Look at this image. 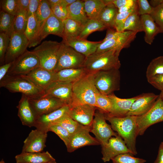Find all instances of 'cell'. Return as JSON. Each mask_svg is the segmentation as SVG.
Wrapping results in <instances>:
<instances>
[{
    "instance_id": "cell-1",
    "label": "cell",
    "mask_w": 163,
    "mask_h": 163,
    "mask_svg": "<svg viewBox=\"0 0 163 163\" xmlns=\"http://www.w3.org/2000/svg\"><path fill=\"white\" fill-rule=\"evenodd\" d=\"M113 131L116 132L124 141L133 155L137 154L136 138L138 135L137 116L127 115L123 117H110L105 114Z\"/></svg>"
},
{
    "instance_id": "cell-2",
    "label": "cell",
    "mask_w": 163,
    "mask_h": 163,
    "mask_svg": "<svg viewBox=\"0 0 163 163\" xmlns=\"http://www.w3.org/2000/svg\"><path fill=\"white\" fill-rule=\"evenodd\" d=\"M95 72H88L72 83V99L70 108L84 104L96 107L97 94L99 93L94 83Z\"/></svg>"
},
{
    "instance_id": "cell-3",
    "label": "cell",
    "mask_w": 163,
    "mask_h": 163,
    "mask_svg": "<svg viewBox=\"0 0 163 163\" xmlns=\"http://www.w3.org/2000/svg\"><path fill=\"white\" fill-rule=\"evenodd\" d=\"M121 51L112 50L95 53L86 58L83 67L88 72L119 69L121 67V63L119 56Z\"/></svg>"
},
{
    "instance_id": "cell-4",
    "label": "cell",
    "mask_w": 163,
    "mask_h": 163,
    "mask_svg": "<svg viewBox=\"0 0 163 163\" xmlns=\"http://www.w3.org/2000/svg\"><path fill=\"white\" fill-rule=\"evenodd\" d=\"M0 86L11 92L21 93L28 97L43 93L33 83L22 76L6 75L0 81Z\"/></svg>"
},
{
    "instance_id": "cell-5",
    "label": "cell",
    "mask_w": 163,
    "mask_h": 163,
    "mask_svg": "<svg viewBox=\"0 0 163 163\" xmlns=\"http://www.w3.org/2000/svg\"><path fill=\"white\" fill-rule=\"evenodd\" d=\"M94 83L99 92L108 95L120 89V74L119 69H113L95 72Z\"/></svg>"
},
{
    "instance_id": "cell-6",
    "label": "cell",
    "mask_w": 163,
    "mask_h": 163,
    "mask_svg": "<svg viewBox=\"0 0 163 163\" xmlns=\"http://www.w3.org/2000/svg\"><path fill=\"white\" fill-rule=\"evenodd\" d=\"M86 57L62 41L57 53V61L54 71L83 67Z\"/></svg>"
},
{
    "instance_id": "cell-7",
    "label": "cell",
    "mask_w": 163,
    "mask_h": 163,
    "mask_svg": "<svg viewBox=\"0 0 163 163\" xmlns=\"http://www.w3.org/2000/svg\"><path fill=\"white\" fill-rule=\"evenodd\" d=\"M60 43L46 40L36 47L32 51L39 60L40 67L54 71L57 61L58 52Z\"/></svg>"
},
{
    "instance_id": "cell-8",
    "label": "cell",
    "mask_w": 163,
    "mask_h": 163,
    "mask_svg": "<svg viewBox=\"0 0 163 163\" xmlns=\"http://www.w3.org/2000/svg\"><path fill=\"white\" fill-rule=\"evenodd\" d=\"M28 97L30 106L36 119L68 105L58 98L44 93Z\"/></svg>"
},
{
    "instance_id": "cell-9",
    "label": "cell",
    "mask_w": 163,
    "mask_h": 163,
    "mask_svg": "<svg viewBox=\"0 0 163 163\" xmlns=\"http://www.w3.org/2000/svg\"><path fill=\"white\" fill-rule=\"evenodd\" d=\"M163 121V100L159 96L150 108L143 114L137 116L138 135H142L151 125Z\"/></svg>"
},
{
    "instance_id": "cell-10",
    "label": "cell",
    "mask_w": 163,
    "mask_h": 163,
    "mask_svg": "<svg viewBox=\"0 0 163 163\" xmlns=\"http://www.w3.org/2000/svg\"><path fill=\"white\" fill-rule=\"evenodd\" d=\"M40 66V62L36 54L32 51L27 50L13 62L6 75H25Z\"/></svg>"
},
{
    "instance_id": "cell-11",
    "label": "cell",
    "mask_w": 163,
    "mask_h": 163,
    "mask_svg": "<svg viewBox=\"0 0 163 163\" xmlns=\"http://www.w3.org/2000/svg\"><path fill=\"white\" fill-rule=\"evenodd\" d=\"M106 120L105 114L98 109L95 112L90 130L101 146L107 143L111 138L118 135Z\"/></svg>"
},
{
    "instance_id": "cell-12",
    "label": "cell",
    "mask_w": 163,
    "mask_h": 163,
    "mask_svg": "<svg viewBox=\"0 0 163 163\" xmlns=\"http://www.w3.org/2000/svg\"><path fill=\"white\" fill-rule=\"evenodd\" d=\"M91 128V126L82 125L77 131L71 134L69 141L66 146L68 152H72L86 146L100 144L95 138L90 135Z\"/></svg>"
},
{
    "instance_id": "cell-13",
    "label": "cell",
    "mask_w": 163,
    "mask_h": 163,
    "mask_svg": "<svg viewBox=\"0 0 163 163\" xmlns=\"http://www.w3.org/2000/svg\"><path fill=\"white\" fill-rule=\"evenodd\" d=\"M137 33L130 31L120 32L117 37L101 43L95 53L107 52L112 50H121L129 47L136 37Z\"/></svg>"
},
{
    "instance_id": "cell-14",
    "label": "cell",
    "mask_w": 163,
    "mask_h": 163,
    "mask_svg": "<svg viewBox=\"0 0 163 163\" xmlns=\"http://www.w3.org/2000/svg\"><path fill=\"white\" fill-rule=\"evenodd\" d=\"M29 43V40L24 33L14 32L10 37L4 64L14 61L27 50Z\"/></svg>"
},
{
    "instance_id": "cell-15",
    "label": "cell",
    "mask_w": 163,
    "mask_h": 163,
    "mask_svg": "<svg viewBox=\"0 0 163 163\" xmlns=\"http://www.w3.org/2000/svg\"><path fill=\"white\" fill-rule=\"evenodd\" d=\"M101 146L102 159L104 162L109 161L114 157L121 154H132L124 141L118 134L111 138L107 143Z\"/></svg>"
},
{
    "instance_id": "cell-16",
    "label": "cell",
    "mask_w": 163,
    "mask_h": 163,
    "mask_svg": "<svg viewBox=\"0 0 163 163\" xmlns=\"http://www.w3.org/2000/svg\"><path fill=\"white\" fill-rule=\"evenodd\" d=\"M21 76L31 82L43 93L51 83L57 81L56 72L46 70L40 66L26 75Z\"/></svg>"
},
{
    "instance_id": "cell-17",
    "label": "cell",
    "mask_w": 163,
    "mask_h": 163,
    "mask_svg": "<svg viewBox=\"0 0 163 163\" xmlns=\"http://www.w3.org/2000/svg\"><path fill=\"white\" fill-rule=\"evenodd\" d=\"M47 132L37 129L32 130L24 142L22 152H42L46 146Z\"/></svg>"
},
{
    "instance_id": "cell-18",
    "label": "cell",
    "mask_w": 163,
    "mask_h": 163,
    "mask_svg": "<svg viewBox=\"0 0 163 163\" xmlns=\"http://www.w3.org/2000/svg\"><path fill=\"white\" fill-rule=\"evenodd\" d=\"M43 93L62 100L70 107L72 99V83L56 81L48 86Z\"/></svg>"
},
{
    "instance_id": "cell-19",
    "label": "cell",
    "mask_w": 163,
    "mask_h": 163,
    "mask_svg": "<svg viewBox=\"0 0 163 163\" xmlns=\"http://www.w3.org/2000/svg\"><path fill=\"white\" fill-rule=\"evenodd\" d=\"M97 109L95 106L89 105H77L70 108L68 114L79 123L84 126H91Z\"/></svg>"
},
{
    "instance_id": "cell-20",
    "label": "cell",
    "mask_w": 163,
    "mask_h": 163,
    "mask_svg": "<svg viewBox=\"0 0 163 163\" xmlns=\"http://www.w3.org/2000/svg\"><path fill=\"white\" fill-rule=\"evenodd\" d=\"M159 96L153 93H142L138 95L127 115L141 116L147 111Z\"/></svg>"
},
{
    "instance_id": "cell-21",
    "label": "cell",
    "mask_w": 163,
    "mask_h": 163,
    "mask_svg": "<svg viewBox=\"0 0 163 163\" xmlns=\"http://www.w3.org/2000/svg\"><path fill=\"white\" fill-rule=\"evenodd\" d=\"M110 100L112 107L110 112L105 114L110 116L123 117L127 116L138 96L128 98H121L113 93L108 95Z\"/></svg>"
},
{
    "instance_id": "cell-22",
    "label": "cell",
    "mask_w": 163,
    "mask_h": 163,
    "mask_svg": "<svg viewBox=\"0 0 163 163\" xmlns=\"http://www.w3.org/2000/svg\"><path fill=\"white\" fill-rule=\"evenodd\" d=\"M63 31V21L57 18L52 13L45 21L40 30L39 36V42L40 43L43 39L50 34L62 38Z\"/></svg>"
},
{
    "instance_id": "cell-23",
    "label": "cell",
    "mask_w": 163,
    "mask_h": 163,
    "mask_svg": "<svg viewBox=\"0 0 163 163\" xmlns=\"http://www.w3.org/2000/svg\"><path fill=\"white\" fill-rule=\"evenodd\" d=\"M69 109V106L66 105L50 113L39 117L36 119L34 126L36 129L48 132L50 125L68 113Z\"/></svg>"
},
{
    "instance_id": "cell-24",
    "label": "cell",
    "mask_w": 163,
    "mask_h": 163,
    "mask_svg": "<svg viewBox=\"0 0 163 163\" xmlns=\"http://www.w3.org/2000/svg\"><path fill=\"white\" fill-rule=\"evenodd\" d=\"M17 107L18 116L22 124L29 127L34 126L36 118L30 106L28 97L22 94Z\"/></svg>"
},
{
    "instance_id": "cell-25",
    "label": "cell",
    "mask_w": 163,
    "mask_h": 163,
    "mask_svg": "<svg viewBox=\"0 0 163 163\" xmlns=\"http://www.w3.org/2000/svg\"><path fill=\"white\" fill-rule=\"evenodd\" d=\"M62 41L86 57L95 53L101 43V41L93 42L78 38L66 41Z\"/></svg>"
},
{
    "instance_id": "cell-26",
    "label": "cell",
    "mask_w": 163,
    "mask_h": 163,
    "mask_svg": "<svg viewBox=\"0 0 163 163\" xmlns=\"http://www.w3.org/2000/svg\"><path fill=\"white\" fill-rule=\"evenodd\" d=\"M15 158L16 163H45L55 160L48 151L21 152Z\"/></svg>"
},
{
    "instance_id": "cell-27",
    "label": "cell",
    "mask_w": 163,
    "mask_h": 163,
    "mask_svg": "<svg viewBox=\"0 0 163 163\" xmlns=\"http://www.w3.org/2000/svg\"><path fill=\"white\" fill-rule=\"evenodd\" d=\"M88 73L83 67L62 69L56 72L57 81L73 83Z\"/></svg>"
},
{
    "instance_id": "cell-28",
    "label": "cell",
    "mask_w": 163,
    "mask_h": 163,
    "mask_svg": "<svg viewBox=\"0 0 163 163\" xmlns=\"http://www.w3.org/2000/svg\"><path fill=\"white\" fill-rule=\"evenodd\" d=\"M69 18L84 25L89 19L85 10L84 0H77L67 7Z\"/></svg>"
},
{
    "instance_id": "cell-29",
    "label": "cell",
    "mask_w": 163,
    "mask_h": 163,
    "mask_svg": "<svg viewBox=\"0 0 163 163\" xmlns=\"http://www.w3.org/2000/svg\"><path fill=\"white\" fill-rule=\"evenodd\" d=\"M145 33V41L149 45L153 43L155 36L161 33V30L149 14L140 16Z\"/></svg>"
},
{
    "instance_id": "cell-30",
    "label": "cell",
    "mask_w": 163,
    "mask_h": 163,
    "mask_svg": "<svg viewBox=\"0 0 163 163\" xmlns=\"http://www.w3.org/2000/svg\"><path fill=\"white\" fill-rule=\"evenodd\" d=\"M40 25L35 15L28 16L27 26L24 34L29 40V47L35 46L40 43Z\"/></svg>"
},
{
    "instance_id": "cell-31",
    "label": "cell",
    "mask_w": 163,
    "mask_h": 163,
    "mask_svg": "<svg viewBox=\"0 0 163 163\" xmlns=\"http://www.w3.org/2000/svg\"><path fill=\"white\" fill-rule=\"evenodd\" d=\"M103 0L106 5L101 11L97 20L103 23L107 28L114 29L118 9L113 4L109 2L108 0Z\"/></svg>"
},
{
    "instance_id": "cell-32",
    "label": "cell",
    "mask_w": 163,
    "mask_h": 163,
    "mask_svg": "<svg viewBox=\"0 0 163 163\" xmlns=\"http://www.w3.org/2000/svg\"><path fill=\"white\" fill-rule=\"evenodd\" d=\"M63 22L64 31L62 41H66L78 38L83 25L69 18H66Z\"/></svg>"
},
{
    "instance_id": "cell-33",
    "label": "cell",
    "mask_w": 163,
    "mask_h": 163,
    "mask_svg": "<svg viewBox=\"0 0 163 163\" xmlns=\"http://www.w3.org/2000/svg\"><path fill=\"white\" fill-rule=\"evenodd\" d=\"M85 10L89 19H97L106 5L103 0H85Z\"/></svg>"
},
{
    "instance_id": "cell-34",
    "label": "cell",
    "mask_w": 163,
    "mask_h": 163,
    "mask_svg": "<svg viewBox=\"0 0 163 163\" xmlns=\"http://www.w3.org/2000/svg\"><path fill=\"white\" fill-rule=\"evenodd\" d=\"M107 29L106 26L97 19H89L83 25L82 30L78 38L86 40L87 37L94 31H102Z\"/></svg>"
},
{
    "instance_id": "cell-35",
    "label": "cell",
    "mask_w": 163,
    "mask_h": 163,
    "mask_svg": "<svg viewBox=\"0 0 163 163\" xmlns=\"http://www.w3.org/2000/svg\"><path fill=\"white\" fill-rule=\"evenodd\" d=\"M123 30L130 31L137 33L144 31L140 16L138 12L131 14L128 18L124 24Z\"/></svg>"
},
{
    "instance_id": "cell-36",
    "label": "cell",
    "mask_w": 163,
    "mask_h": 163,
    "mask_svg": "<svg viewBox=\"0 0 163 163\" xmlns=\"http://www.w3.org/2000/svg\"><path fill=\"white\" fill-rule=\"evenodd\" d=\"M15 16L11 15L3 11L0 12V31L5 33L10 37L14 32L13 24Z\"/></svg>"
},
{
    "instance_id": "cell-37",
    "label": "cell",
    "mask_w": 163,
    "mask_h": 163,
    "mask_svg": "<svg viewBox=\"0 0 163 163\" xmlns=\"http://www.w3.org/2000/svg\"><path fill=\"white\" fill-rule=\"evenodd\" d=\"M51 8L47 0H41L39 7L35 14L39 24L40 30L46 20L52 14Z\"/></svg>"
},
{
    "instance_id": "cell-38",
    "label": "cell",
    "mask_w": 163,
    "mask_h": 163,
    "mask_svg": "<svg viewBox=\"0 0 163 163\" xmlns=\"http://www.w3.org/2000/svg\"><path fill=\"white\" fill-rule=\"evenodd\" d=\"M28 19L27 12L19 10L15 16L13 24L14 32L24 33L27 26Z\"/></svg>"
},
{
    "instance_id": "cell-39",
    "label": "cell",
    "mask_w": 163,
    "mask_h": 163,
    "mask_svg": "<svg viewBox=\"0 0 163 163\" xmlns=\"http://www.w3.org/2000/svg\"><path fill=\"white\" fill-rule=\"evenodd\" d=\"M53 124L60 125L67 130L71 134L77 131L82 125L73 120L68 113L63 116L51 124Z\"/></svg>"
},
{
    "instance_id": "cell-40",
    "label": "cell",
    "mask_w": 163,
    "mask_h": 163,
    "mask_svg": "<svg viewBox=\"0 0 163 163\" xmlns=\"http://www.w3.org/2000/svg\"><path fill=\"white\" fill-rule=\"evenodd\" d=\"M163 74V56L153 59L148 66L146 72L147 78L156 75Z\"/></svg>"
},
{
    "instance_id": "cell-41",
    "label": "cell",
    "mask_w": 163,
    "mask_h": 163,
    "mask_svg": "<svg viewBox=\"0 0 163 163\" xmlns=\"http://www.w3.org/2000/svg\"><path fill=\"white\" fill-rule=\"evenodd\" d=\"M138 5L128 11L118 13L115 20L114 29L118 32L124 31V25L126 21L131 14L138 12Z\"/></svg>"
},
{
    "instance_id": "cell-42",
    "label": "cell",
    "mask_w": 163,
    "mask_h": 163,
    "mask_svg": "<svg viewBox=\"0 0 163 163\" xmlns=\"http://www.w3.org/2000/svg\"><path fill=\"white\" fill-rule=\"evenodd\" d=\"M96 107L104 114L109 113L111 109L112 104L108 96L98 93L96 97Z\"/></svg>"
},
{
    "instance_id": "cell-43",
    "label": "cell",
    "mask_w": 163,
    "mask_h": 163,
    "mask_svg": "<svg viewBox=\"0 0 163 163\" xmlns=\"http://www.w3.org/2000/svg\"><path fill=\"white\" fill-rule=\"evenodd\" d=\"M48 131L56 133L63 141L66 146L68 144L71 134L65 128L60 125L53 124L49 126Z\"/></svg>"
},
{
    "instance_id": "cell-44",
    "label": "cell",
    "mask_w": 163,
    "mask_h": 163,
    "mask_svg": "<svg viewBox=\"0 0 163 163\" xmlns=\"http://www.w3.org/2000/svg\"><path fill=\"white\" fill-rule=\"evenodd\" d=\"M130 153H126L119 155L111 159L112 163H145L143 159L135 157Z\"/></svg>"
},
{
    "instance_id": "cell-45",
    "label": "cell",
    "mask_w": 163,
    "mask_h": 163,
    "mask_svg": "<svg viewBox=\"0 0 163 163\" xmlns=\"http://www.w3.org/2000/svg\"><path fill=\"white\" fill-rule=\"evenodd\" d=\"M150 15L163 33V3L153 8Z\"/></svg>"
},
{
    "instance_id": "cell-46",
    "label": "cell",
    "mask_w": 163,
    "mask_h": 163,
    "mask_svg": "<svg viewBox=\"0 0 163 163\" xmlns=\"http://www.w3.org/2000/svg\"><path fill=\"white\" fill-rule=\"evenodd\" d=\"M2 11L15 16L18 11V0H2L1 1Z\"/></svg>"
},
{
    "instance_id": "cell-47",
    "label": "cell",
    "mask_w": 163,
    "mask_h": 163,
    "mask_svg": "<svg viewBox=\"0 0 163 163\" xmlns=\"http://www.w3.org/2000/svg\"><path fill=\"white\" fill-rule=\"evenodd\" d=\"M10 37L7 34L0 33V62L2 65L4 64L5 54L8 48Z\"/></svg>"
},
{
    "instance_id": "cell-48",
    "label": "cell",
    "mask_w": 163,
    "mask_h": 163,
    "mask_svg": "<svg viewBox=\"0 0 163 163\" xmlns=\"http://www.w3.org/2000/svg\"><path fill=\"white\" fill-rule=\"evenodd\" d=\"M52 13L56 17L63 21L67 18L68 12L67 7L61 2L57 5L51 7Z\"/></svg>"
},
{
    "instance_id": "cell-49",
    "label": "cell",
    "mask_w": 163,
    "mask_h": 163,
    "mask_svg": "<svg viewBox=\"0 0 163 163\" xmlns=\"http://www.w3.org/2000/svg\"><path fill=\"white\" fill-rule=\"evenodd\" d=\"M138 5V13L140 15L150 14L153 8L147 0H137Z\"/></svg>"
},
{
    "instance_id": "cell-50",
    "label": "cell",
    "mask_w": 163,
    "mask_h": 163,
    "mask_svg": "<svg viewBox=\"0 0 163 163\" xmlns=\"http://www.w3.org/2000/svg\"><path fill=\"white\" fill-rule=\"evenodd\" d=\"M148 82L156 89L163 91V74L156 75L147 78Z\"/></svg>"
},
{
    "instance_id": "cell-51",
    "label": "cell",
    "mask_w": 163,
    "mask_h": 163,
    "mask_svg": "<svg viewBox=\"0 0 163 163\" xmlns=\"http://www.w3.org/2000/svg\"><path fill=\"white\" fill-rule=\"evenodd\" d=\"M135 0H108L118 9L128 5L132 4L136 2Z\"/></svg>"
},
{
    "instance_id": "cell-52",
    "label": "cell",
    "mask_w": 163,
    "mask_h": 163,
    "mask_svg": "<svg viewBox=\"0 0 163 163\" xmlns=\"http://www.w3.org/2000/svg\"><path fill=\"white\" fill-rule=\"evenodd\" d=\"M41 0H30L28 10V16L35 15L39 7Z\"/></svg>"
},
{
    "instance_id": "cell-53",
    "label": "cell",
    "mask_w": 163,
    "mask_h": 163,
    "mask_svg": "<svg viewBox=\"0 0 163 163\" xmlns=\"http://www.w3.org/2000/svg\"><path fill=\"white\" fill-rule=\"evenodd\" d=\"M120 32L117 31L113 28H107L106 36L104 38L102 41H101V42H104L107 40L114 38L117 36Z\"/></svg>"
},
{
    "instance_id": "cell-54",
    "label": "cell",
    "mask_w": 163,
    "mask_h": 163,
    "mask_svg": "<svg viewBox=\"0 0 163 163\" xmlns=\"http://www.w3.org/2000/svg\"><path fill=\"white\" fill-rule=\"evenodd\" d=\"M13 62L4 64L0 67V81L2 80L8 73Z\"/></svg>"
},
{
    "instance_id": "cell-55",
    "label": "cell",
    "mask_w": 163,
    "mask_h": 163,
    "mask_svg": "<svg viewBox=\"0 0 163 163\" xmlns=\"http://www.w3.org/2000/svg\"><path fill=\"white\" fill-rule=\"evenodd\" d=\"M30 0H18V11L24 10L27 12Z\"/></svg>"
},
{
    "instance_id": "cell-56",
    "label": "cell",
    "mask_w": 163,
    "mask_h": 163,
    "mask_svg": "<svg viewBox=\"0 0 163 163\" xmlns=\"http://www.w3.org/2000/svg\"><path fill=\"white\" fill-rule=\"evenodd\" d=\"M154 163H163V148L159 146L157 158Z\"/></svg>"
},
{
    "instance_id": "cell-57",
    "label": "cell",
    "mask_w": 163,
    "mask_h": 163,
    "mask_svg": "<svg viewBox=\"0 0 163 163\" xmlns=\"http://www.w3.org/2000/svg\"><path fill=\"white\" fill-rule=\"evenodd\" d=\"M150 4L154 8L163 3V0H152L150 1Z\"/></svg>"
},
{
    "instance_id": "cell-58",
    "label": "cell",
    "mask_w": 163,
    "mask_h": 163,
    "mask_svg": "<svg viewBox=\"0 0 163 163\" xmlns=\"http://www.w3.org/2000/svg\"><path fill=\"white\" fill-rule=\"evenodd\" d=\"M77 0H61L62 3L65 6H67L72 4Z\"/></svg>"
},
{
    "instance_id": "cell-59",
    "label": "cell",
    "mask_w": 163,
    "mask_h": 163,
    "mask_svg": "<svg viewBox=\"0 0 163 163\" xmlns=\"http://www.w3.org/2000/svg\"><path fill=\"white\" fill-rule=\"evenodd\" d=\"M50 7L59 4L61 0H47Z\"/></svg>"
},
{
    "instance_id": "cell-60",
    "label": "cell",
    "mask_w": 163,
    "mask_h": 163,
    "mask_svg": "<svg viewBox=\"0 0 163 163\" xmlns=\"http://www.w3.org/2000/svg\"><path fill=\"white\" fill-rule=\"evenodd\" d=\"M159 96L163 100V91H161Z\"/></svg>"
},
{
    "instance_id": "cell-61",
    "label": "cell",
    "mask_w": 163,
    "mask_h": 163,
    "mask_svg": "<svg viewBox=\"0 0 163 163\" xmlns=\"http://www.w3.org/2000/svg\"><path fill=\"white\" fill-rule=\"evenodd\" d=\"M45 163H56L55 160Z\"/></svg>"
},
{
    "instance_id": "cell-62",
    "label": "cell",
    "mask_w": 163,
    "mask_h": 163,
    "mask_svg": "<svg viewBox=\"0 0 163 163\" xmlns=\"http://www.w3.org/2000/svg\"><path fill=\"white\" fill-rule=\"evenodd\" d=\"M0 163H5L3 159H2L0 161Z\"/></svg>"
},
{
    "instance_id": "cell-63",
    "label": "cell",
    "mask_w": 163,
    "mask_h": 163,
    "mask_svg": "<svg viewBox=\"0 0 163 163\" xmlns=\"http://www.w3.org/2000/svg\"><path fill=\"white\" fill-rule=\"evenodd\" d=\"M160 146L163 147V141H162L160 145Z\"/></svg>"
},
{
    "instance_id": "cell-64",
    "label": "cell",
    "mask_w": 163,
    "mask_h": 163,
    "mask_svg": "<svg viewBox=\"0 0 163 163\" xmlns=\"http://www.w3.org/2000/svg\"><path fill=\"white\" fill-rule=\"evenodd\" d=\"M162 147V148H163V147Z\"/></svg>"
}]
</instances>
